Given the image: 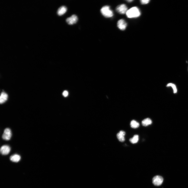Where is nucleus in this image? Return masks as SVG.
I'll return each instance as SVG.
<instances>
[{
    "label": "nucleus",
    "mask_w": 188,
    "mask_h": 188,
    "mask_svg": "<svg viewBox=\"0 0 188 188\" xmlns=\"http://www.w3.org/2000/svg\"><path fill=\"white\" fill-rule=\"evenodd\" d=\"M126 14L127 17L129 18H136L140 16L141 12L138 8L134 7L128 10Z\"/></svg>",
    "instance_id": "obj_1"
},
{
    "label": "nucleus",
    "mask_w": 188,
    "mask_h": 188,
    "mask_svg": "<svg viewBox=\"0 0 188 188\" xmlns=\"http://www.w3.org/2000/svg\"><path fill=\"white\" fill-rule=\"evenodd\" d=\"M101 12L104 17L106 18H110L113 15V11L111 10L110 7L108 6H104L101 10Z\"/></svg>",
    "instance_id": "obj_2"
},
{
    "label": "nucleus",
    "mask_w": 188,
    "mask_h": 188,
    "mask_svg": "<svg viewBox=\"0 0 188 188\" xmlns=\"http://www.w3.org/2000/svg\"><path fill=\"white\" fill-rule=\"evenodd\" d=\"M116 10L118 12L122 15L126 13L128 11L127 7L125 4H123L117 6Z\"/></svg>",
    "instance_id": "obj_3"
},
{
    "label": "nucleus",
    "mask_w": 188,
    "mask_h": 188,
    "mask_svg": "<svg viewBox=\"0 0 188 188\" xmlns=\"http://www.w3.org/2000/svg\"><path fill=\"white\" fill-rule=\"evenodd\" d=\"M163 179L161 176H155L152 179L153 184L156 186L161 185L163 182Z\"/></svg>",
    "instance_id": "obj_4"
},
{
    "label": "nucleus",
    "mask_w": 188,
    "mask_h": 188,
    "mask_svg": "<svg viewBox=\"0 0 188 188\" xmlns=\"http://www.w3.org/2000/svg\"><path fill=\"white\" fill-rule=\"evenodd\" d=\"M11 136L12 133L10 129L8 128L4 130L2 138L4 140H10Z\"/></svg>",
    "instance_id": "obj_5"
},
{
    "label": "nucleus",
    "mask_w": 188,
    "mask_h": 188,
    "mask_svg": "<svg viewBox=\"0 0 188 188\" xmlns=\"http://www.w3.org/2000/svg\"><path fill=\"white\" fill-rule=\"evenodd\" d=\"M78 20V18L75 15H73L71 17L67 18L66 22L69 25H73L76 23Z\"/></svg>",
    "instance_id": "obj_6"
},
{
    "label": "nucleus",
    "mask_w": 188,
    "mask_h": 188,
    "mask_svg": "<svg viewBox=\"0 0 188 188\" xmlns=\"http://www.w3.org/2000/svg\"><path fill=\"white\" fill-rule=\"evenodd\" d=\"M117 27L120 30L123 31L126 29L127 24L125 21L123 19L119 20L117 23Z\"/></svg>",
    "instance_id": "obj_7"
},
{
    "label": "nucleus",
    "mask_w": 188,
    "mask_h": 188,
    "mask_svg": "<svg viewBox=\"0 0 188 188\" xmlns=\"http://www.w3.org/2000/svg\"><path fill=\"white\" fill-rule=\"evenodd\" d=\"M11 148L8 145H5L2 146L0 148V152L3 155H7L10 153Z\"/></svg>",
    "instance_id": "obj_8"
},
{
    "label": "nucleus",
    "mask_w": 188,
    "mask_h": 188,
    "mask_svg": "<svg viewBox=\"0 0 188 188\" xmlns=\"http://www.w3.org/2000/svg\"><path fill=\"white\" fill-rule=\"evenodd\" d=\"M125 132L123 130L120 131L117 134V136L118 140L121 142H124L125 141L124 136Z\"/></svg>",
    "instance_id": "obj_9"
},
{
    "label": "nucleus",
    "mask_w": 188,
    "mask_h": 188,
    "mask_svg": "<svg viewBox=\"0 0 188 188\" xmlns=\"http://www.w3.org/2000/svg\"><path fill=\"white\" fill-rule=\"evenodd\" d=\"M67 10V9L66 6H62L58 9L57 12L59 16L63 15L66 12Z\"/></svg>",
    "instance_id": "obj_10"
},
{
    "label": "nucleus",
    "mask_w": 188,
    "mask_h": 188,
    "mask_svg": "<svg viewBox=\"0 0 188 188\" xmlns=\"http://www.w3.org/2000/svg\"><path fill=\"white\" fill-rule=\"evenodd\" d=\"M8 97V95L6 93L2 92L0 97V104H3L7 100Z\"/></svg>",
    "instance_id": "obj_11"
},
{
    "label": "nucleus",
    "mask_w": 188,
    "mask_h": 188,
    "mask_svg": "<svg viewBox=\"0 0 188 188\" xmlns=\"http://www.w3.org/2000/svg\"><path fill=\"white\" fill-rule=\"evenodd\" d=\"M20 159V156L19 155L17 154L12 155L10 157V159L11 161L16 162L19 161Z\"/></svg>",
    "instance_id": "obj_12"
},
{
    "label": "nucleus",
    "mask_w": 188,
    "mask_h": 188,
    "mask_svg": "<svg viewBox=\"0 0 188 188\" xmlns=\"http://www.w3.org/2000/svg\"><path fill=\"white\" fill-rule=\"evenodd\" d=\"M152 123V121L151 119L149 118H146L142 121V123L143 126L147 127L148 125L151 124Z\"/></svg>",
    "instance_id": "obj_13"
},
{
    "label": "nucleus",
    "mask_w": 188,
    "mask_h": 188,
    "mask_svg": "<svg viewBox=\"0 0 188 188\" xmlns=\"http://www.w3.org/2000/svg\"><path fill=\"white\" fill-rule=\"evenodd\" d=\"M130 125L131 127L134 129L138 128L140 126V124L139 123L134 120L131 121L130 123Z\"/></svg>",
    "instance_id": "obj_14"
},
{
    "label": "nucleus",
    "mask_w": 188,
    "mask_h": 188,
    "mask_svg": "<svg viewBox=\"0 0 188 188\" xmlns=\"http://www.w3.org/2000/svg\"><path fill=\"white\" fill-rule=\"evenodd\" d=\"M139 140V136L138 135H134L133 138L129 139V141L132 143L135 144L137 143Z\"/></svg>",
    "instance_id": "obj_15"
},
{
    "label": "nucleus",
    "mask_w": 188,
    "mask_h": 188,
    "mask_svg": "<svg viewBox=\"0 0 188 188\" xmlns=\"http://www.w3.org/2000/svg\"><path fill=\"white\" fill-rule=\"evenodd\" d=\"M166 86L167 87H172L174 93H176L177 92V90L176 86L173 84L172 83H169Z\"/></svg>",
    "instance_id": "obj_16"
},
{
    "label": "nucleus",
    "mask_w": 188,
    "mask_h": 188,
    "mask_svg": "<svg viewBox=\"0 0 188 188\" xmlns=\"http://www.w3.org/2000/svg\"><path fill=\"white\" fill-rule=\"evenodd\" d=\"M150 0H140V2L141 4H148L149 3Z\"/></svg>",
    "instance_id": "obj_17"
},
{
    "label": "nucleus",
    "mask_w": 188,
    "mask_h": 188,
    "mask_svg": "<svg viewBox=\"0 0 188 188\" xmlns=\"http://www.w3.org/2000/svg\"><path fill=\"white\" fill-rule=\"evenodd\" d=\"M68 92L65 90V91L63 92L62 94L64 97H66L68 96Z\"/></svg>",
    "instance_id": "obj_18"
},
{
    "label": "nucleus",
    "mask_w": 188,
    "mask_h": 188,
    "mask_svg": "<svg viewBox=\"0 0 188 188\" xmlns=\"http://www.w3.org/2000/svg\"><path fill=\"white\" fill-rule=\"evenodd\" d=\"M133 1V0H127V1L128 2H129V3H130V2H131Z\"/></svg>",
    "instance_id": "obj_19"
}]
</instances>
